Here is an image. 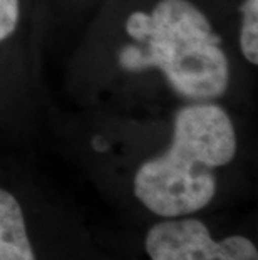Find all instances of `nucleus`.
I'll return each instance as SVG.
<instances>
[{"label":"nucleus","instance_id":"1","mask_svg":"<svg viewBox=\"0 0 258 260\" xmlns=\"http://www.w3.org/2000/svg\"><path fill=\"white\" fill-rule=\"evenodd\" d=\"M128 42L118 66L129 74L156 71L185 103L218 101L227 94L232 66L211 20L191 0H158L124 22Z\"/></svg>","mask_w":258,"mask_h":260},{"label":"nucleus","instance_id":"2","mask_svg":"<svg viewBox=\"0 0 258 260\" xmlns=\"http://www.w3.org/2000/svg\"><path fill=\"white\" fill-rule=\"evenodd\" d=\"M237 129L216 101L185 103L173 118L171 143L134 175L136 198L159 217L200 212L215 198V170L237 154Z\"/></svg>","mask_w":258,"mask_h":260},{"label":"nucleus","instance_id":"3","mask_svg":"<svg viewBox=\"0 0 258 260\" xmlns=\"http://www.w3.org/2000/svg\"><path fill=\"white\" fill-rule=\"evenodd\" d=\"M151 260H258L255 243L233 235L215 240L198 218H168L148 232L144 242Z\"/></svg>","mask_w":258,"mask_h":260},{"label":"nucleus","instance_id":"4","mask_svg":"<svg viewBox=\"0 0 258 260\" xmlns=\"http://www.w3.org/2000/svg\"><path fill=\"white\" fill-rule=\"evenodd\" d=\"M0 260H35L20 203L4 188H0Z\"/></svg>","mask_w":258,"mask_h":260},{"label":"nucleus","instance_id":"5","mask_svg":"<svg viewBox=\"0 0 258 260\" xmlns=\"http://www.w3.org/2000/svg\"><path fill=\"white\" fill-rule=\"evenodd\" d=\"M240 52L250 66L258 64V0L240 5Z\"/></svg>","mask_w":258,"mask_h":260},{"label":"nucleus","instance_id":"6","mask_svg":"<svg viewBox=\"0 0 258 260\" xmlns=\"http://www.w3.org/2000/svg\"><path fill=\"white\" fill-rule=\"evenodd\" d=\"M22 0H0V44L7 42L19 30Z\"/></svg>","mask_w":258,"mask_h":260}]
</instances>
